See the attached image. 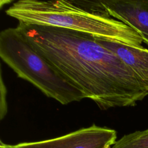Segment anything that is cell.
Listing matches in <instances>:
<instances>
[{
    "label": "cell",
    "mask_w": 148,
    "mask_h": 148,
    "mask_svg": "<svg viewBox=\"0 0 148 148\" xmlns=\"http://www.w3.org/2000/svg\"><path fill=\"white\" fill-rule=\"evenodd\" d=\"M16 28L57 71L100 109L134 106L148 95L143 82L96 36L22 23Z\"/></svg>",
    "instance_id": "1"
},
{
    "label": "cell",
    "mask_w": 148,
    "mask_h": 148,
    "mask_svg": "<svg viewBox=\"0 0 148 148\" xmlns=\"http://www.w3.org/2000/svg\"><path fill=\"white\" fill-rule=\"evenodd\" d=\"M5 13L18 23L63 28L143 47L141 36L130 27L112 17L101 1L19 0Z\"/></svg>",
    "instance_id": "2"
},
{
    "label": "cell",
    "mask_w": 148,
    "mask_h": 148,
    "mask_svg": "<svg viewBox=\"0 0 148 148\" xmlns=\"http://www.w3.org/2000/svg\"><path fill=\"white\" fill-rule=\"evenodd\" d=\"M0 57L17 77L62 105L79 102L84 94L63 76L16 27L0 33Z\"/></svg>",
    "instance_id": "3"
},
{
    "label": "cell",
    "mask_w": 148,
    "mask_h": 148,
    "mask_svg": "<svg viewBox=\"0 0 148 148\" xmlns=\"http://www.w3.org/2000/svg\"><path fill=\"white\" fill-rule=\"evenodd\" d=\"M117 132L95 124L56 138L12 145V148H110Z\"/></svg>",
    "instance_id": "4"
},
{
    "label": "cell",
    "mask_w": 148,
    "mask_h": 148,
    "mask_svg": "<svg viewBox=\"0 0 148 148\" xmlns=\"http://www.w3.org/2000/svg\"><path fill=\"white\" fill-rule=\"evenodd\" d=\"M108 14L135 30L148 45V1H101Z\"/></svg>",
    "instance_id": "5"
},
{
    "label": "cell",
    "mask_w": 148,
    "mask_h": 148,
    "mask_svg": "<svg viewBox=\"0 0 148 148\" xmlns=\"http://www.w3.org/2000/svg\"><path fill=\"white\" fill-rule=\"evenodd\" d=\"M97 40L115 53L132 70L143 82L148 90V49L99 38Z\"/></svg>",
    "instance_id": "6"
},
{
    "label": "cell",
    "mask_w": 148,
    "mask_h": 148,
    "mask_svg": "<svg viewBox=\"0 0 148 148\" xmlns=\"http://www.w3.org/2000/svg\"><path fill=\"white\" fill-rule=\"evenodd\" d=\"M112 148H148V128L124 135Z\"/></svg>",
    "instance_id": "7"
},
{
    "label": "cell",
    "mask_w": 148,
    "mask_h": 148,
    "mask_svg": "<svg viewBox=\"0 0 148 148\" xmlns=\"http://www.w3.org/2000/svg\"><path fill=\"white\" fill-rule=\"evenodd\" d=\"M0 148H12V145L5 143L1 140V141H0Z\"/></svg>",
    "instance_id": "8"
}]
</instances>
